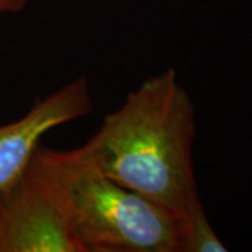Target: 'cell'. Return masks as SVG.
Wrapping results in <instances>:
<instances>
[{
  "instance_id": "cell-5",
  "label": "cell",
  "mask_w": 252,
  "mask_h": 252,
  "mask_svg": "<svg viewBox=\"0 0 252 252\" xmlns=\"http://www.w3.org/2000/svg\"><path fill=\"white\" fill-rule=\"evenodd\" d=\"M224 251L227 248L212 228L202 203L181 217V252Z\"/></svg>"
},
{
  "instance_id": "cell-6",
  "label": "cell",
  "mask_w": 252,
  "mask_h": 252,
  "mask_svg": "<svg viewBox=\"0 0 252 252\" xmlns=\"http://www.w3.org/2000/svg\"><path fill=\"white\" fill-rule=\"evenodd\" d=\"M30 0H0V16L17 13L23 10Z\"/></svg>"
},
{
  "instance_id": "cell-1",
  "label": "cell",
  "mask_w": 252,
  "mask_h": 252,
  "mask_svg": "<svg viewBox=\"0 0 252 252\" xmlns=\"http://www.w3.org/2000/svg\"><path fill=\"white\" fill-rule=\"evenodd\" d=\"M195 108L174 69L143 80L74 153L81 164L182 217L200 202Z\"/></svg>"
},
{
  "instance_id": "cell-3",
  "label": "cell",
  "mask_w": 252,
  "mask_h": 252,
  "mask_svg": "<svg viewBox=\"0 0 252 252\" xmlns=\"http://www.w3.org/2000/svg\"><path fill=\"white\" fill-rule=\"evenodd\" d=\"M72 150L42 144L27 168L0 190V252H83L67 206Z\"/></svg>"
},
{
  "instance_id": "cell-2",
  "label": "cell",
  "mask_w": 252,
  "mask_h": 252,
  "mask_svg": "<svg viewBox=\"0 0 252 252\" xmlns=\"http://www.w3.org/2000/svg\"><path fill=\"white\" fill-rule=\"evenodd\" d=\"M67 185V206L83 252H181V217L81 164Z\"/></svg>"
},
{
  "instance_id": "cell-4",
  "label": "cell",
  "mask_w": 252,
  "mask_h": 252,
  "mask_svg": "<svg viewBox=\"0 0 252 252\" xmlns=\"http://www.w3.org/2000/svg\"><path fill=\"white\" fill-rule=\"evenodd\" d=\"M93 107L89 81L77 77L38 99L24 117L0 126V190L27 168L48 132L86 117Z\"/></svg>"
}]
</instances>
